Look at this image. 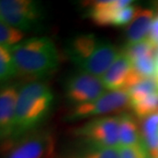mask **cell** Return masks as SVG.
<instances>
[{"label": "cell", "instance_id": "obj_1", "mask_svg": "<svg viewBox=\"0 0 158 158\" xmlns=\"http://www.w3.org/2000/svg\"><path fill=\"white\" fill-rule=\"evenodd\" d=\"M54 106V91L45 80L28 81L22 84L18 95L12 135L6 145L42 128Z\"/></svg>", "mask_w": 158, "mask_h": 158}, {"label": "cell", "instance_id": "obj_2", "mask_svg": "<svg viewBox=\"0 0 158 158\" xmlns=\"http://www.w3.org/2000/svg\"><path fill=\"white\" fill-rule=\"evenodd\" d=\"M17 77L29 81L45 80L56 72L60 57L54 41L46 36H35L10 48Z\"/></svg>", "mask_w": 158, "mask_h": 158}, {"label": "cell", "instance_id": "obj_3", "mask_svg": "<svg viewBox=\"0 0 158 158\" xmlns=\"http://www.w3.org/2000/svg\"><path fill=\"white\" fill-rule=\"evenodd\" d=\"M120 49L112 42L93 34H81L69 39L65 46L68 59L86 73L101 77L113 64Z\"/></svg>", "mask_w": 158, "mask_h": 158}, {"label": "cell", "instance_id": "obj_4", "mask_svg": "<svg viewBox=\"0 0 158 158\" xmlns=\"http://www.w3.org/2000/svg\"><path fill=\"white\" fill-rule=\"evenodd\" d=\"M45 11L34 0H0V19L24 33L35 31L42 25Z\"/></svg>", "mask_w": 158, "mask_h": 158}, {"label": "cell", "instance_id": "obj_5", "mask_svg": "<svg viewBox=\"0 0 158 158\" xmlns=\"http://www.w3.org/2000/svg\"><path fill=\"white\" fill-rule=\"evenodd\" d=\"M129 107V95L126 90L106 91L102 96L87 104L71 107L64 120L68 122L107 116L110 113Z\"/></svg>", "mask_w": 158, "mask_h": 158}, {"label": "cell", "instance_id": "obj_6", "mask_svg": "<svg viewBox=\"0 0 158 158\" xmlns=\"http://www.w3.org/2000/svg\"><path fill=\"white\" fill-rule=\"evenodd\" d=\"M118 121L119 114L91 118L77 127L73 134L84 144L118 148Z\"/></svg>", "mask_w": 158, "mask_h": 158}, {"label": "cell", "instance_id": "obj_7", "mask_svg": "<svg viewBox=\"0 0 158 158\" xmlns=\"http://www.w3.org/2000/svg\"><path fill=\"white\" fill-rule=\"evenodd\" d=\"M106 91L100 77L79 69L68 75L63 84L65 99L71 107L93 101Z\"/></svg>", "mask_w": 158, "mask_h": 158}, {"label": "cell", "instance_id": "obj_8", "mask_svg": "<svg viewBox=\"0 0 158 158\" xmlns=\"http://www.w3.org/2000/svg\"><path fill=\"white\" fill-rule=\"evenodd\" d=\"M54 136L40 128L2 147L5 158H50L54 152Z\"/></svg>", "mask_w": 158, "mask_h": 158}, {"label": "cell", "instance_id": "obj_9", "mask_svg": "<svg viewBox=\"0 0 158 158\" xmlns=\"http://www.w3.org/2000/svg\"><path fill=\"white\" fill-rule=\"evenodd\" d=\"M100 78L107 91H128L144 77L138 74L129 57L120 49L118 57Z\"/></svg>", "mask_w": 158, "mask_h": 158}, {"label": "cell", "instance_id": "obj_10", "mask_svg": "<svg viewBox=\"0 0 158 158\" xmlns=\"http://www.w3.org/2000/svg\"><path fill=\"white\" fill-rule=\"evenodd\" d=\"M19 82H10L0 85V148L11 140L18 95L21 86Z\"/></svg>", "mask_w": 158, "mask_h": 158}, {"label": "cell", "instance_id": "obj_11", "mask_svg": "<svg viewBox=\"0 0 158 158\" xmlns=\"http://www.w3.org/2000/svg\"><path fill=\"white\" fill-rule=\"evenodd\" d=\"M129 0H98L86 4L85 17L98 27H114L119 11L132 4Z\"/></svg>", "mask_w": 158, "mask_h": 158}, {"label": "cell", "instance_id": "obj_12", "mask_svg": "<svg viewBox=\"0 0 158 158\" xmlns=\"http://www.w3.org/2000/svg\"><path fill=\"white\" fill-rule=\"evenodd\" d=\"M156 11L152 8H139L129 25L126 27V44H134L147 40Z\"/></svg>", "mask_w": 158, "mask_h": 158}, {"label": "cell", "instance_id": "obj_13", "mask_svg": "<svg viewBox=\"0 0 158 158\" xmlns=\"http://www.w3.org/2000/svg\"><path fill=\"white\" fill-rule=\"evenodd\" d=\"M118 141L119 147L134 146L143 142L141 127L132 113L127 112L119 113Z\"/></svg>", "mask_w": 158, "mask_h": 158}, {"label": "cell", "instance_id": "obj_14", "mask_svg": "<svg viewBox=\"0 0 158 158\" xmlns=\"http://www.w3.org/2000/svg\"><path fill=\"white\" fill-rule=\"evenodd\" d=\"M156 91H158V80L156 77L143 78L127 91L129 95V106L141 101Z\"/></svg>", "mask_w": 158, "mask_h": 158}, {"label": "cell", "instance_id": "obj_15", "mask_svg": "<svg viewBox=\"0 0 158 158\" xmlns=\"http://www.w3.org/2000/svg\"><path fill=\"white\" fill-rule=\"evenodd\" d=\"M132 114L138 120H143L158 113V91L146 97L141 101L130 105Z\"/></svg>", "mask_w": 158, "mask_h": 158}, {"label": "cell", "instance_id": "obj_16", "mask_svg": "<svg viewBox=\"0 0 158 158\" xmlns=\"http://www.w3.org/2000/svg\"><path fill=\"white\" fill-rule=\"evenodd\" d=\"M17 77V69L9 48L0 46V85L12 82Z\"/></svg>", "mask_w": 158, "mask_h": 158}, {"label": "cell", "instance_id": "obj_17", "mask_svg": "<svg viewBox=\"0 0 158 158\" xmlns=\"http://www.w3.org/2000/svg\"><path fill=\"white\" fill-rule=\"evenodd\" d=\"M75 158H121L118 148L84 144Z\"/></svg>", "mask_w": 158, "mask_h": 158}, {"label": "cell", "instance_id": "obj_18", "mask_svg": "<svg viewBox=\"0 0 158 158\" xmlns=\"http://www.w3.org/2000/svg\"><path fill=\"white\" fill-rule=\"evenodd\" d=\"M156 49V47L147 39L134 44H125L121 51L129 57L131 62H134L144 57L155 56Z\"/></svg>", "mask_w": 158, "mask_h": 158}, {"label": "cell", "instance_id": "obj_19", "mask_svg": "<svg viewBox=\"0 0 158 158\" xmlns=\"http://www.w3.org/2000/svg\"><path fill=\"white\" fill-rule=\"evenodd\" d=\"M26 37V33L11 27L0 19V46L11 48Z\"/></svg>", "mask_w": 158, "mask_h": 158}, {"label": "cell", "instance_id": "obj_20", "mask_svg": "<svg viewBox=\"0 0 158 158\" xmlns=\"http://www.w3.org/2000/svg\"><path fill=\"white\" fill-rule=\"evenodd\" d=\"M118 149L121 158H149L143 142L134 146L119 147Z\"/></svg>", "mask_w": 158, "mask_h": 158}, {"label": "cell", "instance_id": "obj_21", "mask_svg": "<svg viewBox=\"0 0 158 158\" xmlns=\"http://www.w3.org/2000/svg\"><path fill=\"white\" fill-rule=\"evenodd\" d=\"M148 40L156 47V48H158V17L155 18L152 23L151 28L148 34Z\"/></svg>", "mask_w": 158, "mask_h": 158}, {"label": "cell", "instance_id": "obj_22", "mask_svg": "<svg viewBox=\"0 0 158 158\" xmlns=\"http://www.w3.org/2000/svg\"><path fill=\"white\" fill-rule=\"evenodd\" d=\"M155 62H156V77H158V48L156 49V53H155Z\"/></svg>", "mask_w": 158, "mask_h": 158}, {"label": "cell", "instance_id": "obj_23", "mask_svg": "<svg viewBox=\"0 0 158 158\" xmlns=\"http://www.w3.org/2000/svg\"><path fill=\"white\" fill-rule=\"evenodd\" d=\"M157 80H158V77H157Z\"/></svg>", "mask_w": 158, "mask_h": 158}]
</instances>
